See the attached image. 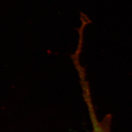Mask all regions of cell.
Wrapping results in <instances>:
<instances>
[{"label":"cell","instance_id":"obj_1","mask_svg":"<svg viewBox=\"0 0 132 132\" xmlns=\"http://www.w3.org/2000/svg\"><path fill=\"white\" fill-rule=\"evenodd\" d=\"M84 101L88 108L92 125L93 130L92 132H111L112 114H108L106 115L101 121H99L97 118L92 97L90 96H87L84 98Z\"/></svg>","mask_w":132,"mask_h":132}]
</instances>
